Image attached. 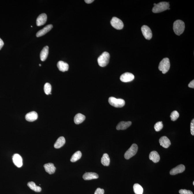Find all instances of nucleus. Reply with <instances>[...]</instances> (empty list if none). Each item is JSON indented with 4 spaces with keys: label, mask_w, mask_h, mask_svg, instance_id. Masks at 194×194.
<instances>
[{
    "label": "nucleus",
    "mask_w": 194,
    "mask_h": 194,
    "mask_svg": "<svg viewBox=\"0 0 194 194\" xmlns=\"http://www.w3.org/2000/svg\"><path fill=\"white\" fill-rule=\"evenodd\" d=\"M184 23L182 20H177L174 22L173 24V30L176 35L182 34L184 31Z\"/></svg>",
    "instance_id": "nucleus-1"
},
{
    "label": "nucleus",
    "mask_w": 194,
    "mask_h": 194,
    "mask_svg": "<svg viewBox=\"0 0 194 194\" xmlns=\"http://www.w3.org/2000/svg\"><path fill=\"white\" fill-rule=\"evenodd\" d=\"M110 58V54L108 52H104L98 58V65L101 67H105L109 63Z\"/></svg>",
    "instance_id": "nucleus-2"
},
{
    "label": "nucleus",
    "mask_w": 194,
    "mask_h": 194,
    "mask_svg": "<svg viewBox=\"0 0 194 194\" xmlns=\"http://www.w3.org/2000/svg\"><path fill=\"white\" fill-rule=\"evenodd\" d=\"M170 4L167 2H161L156 4L152 9V11L154 13H158L165 11L169 8Z\"/></svg>",
    "instance_id": "nucleus-3"
},
{
    "label": "nucleus",
    "mask_w": 194,
    "mask_h": 194,
    "mask_svg": "<svg viewBox=\"0 0 194 194\" xmlns=\"http://www.w3.org/2000/svg\"><path fill=\"white\" fill-rule=\"evenodd\" d=\"M108 101L110 105L115 108H122L125 104V101L124 100L121 98H117L113 97H110Z\"/></svg>",
    "instance_id": "nucleus-4"
},
{
    "label": "nucleus",
    "mask_w": 194,
    "mask_h": 194,
    "mask_svg": "<svg viewBox=\"0 0 194 194\" xmlns=\"http://www.w3.org/2000/svg\"><path fill=\"white\" fill-rule=\"evenodd\" d=\"M170 68L169 59L168 58H165L160 62L158 69L162 72L163 74H165L169 71Z\"/></svg>",
    "instance_id": "nucleus-5"
},
{
    "label": "nucleus",
    "mask_w": 194,
    "mask_h": 194,
    "mask_svg": "<svg viewBox=\"0 0 194 194\" xmlns=\"http://www.w3.org/2000/svg\"><path fill=\"white\" fill-rule=\"evenodd\" d=\"M138 147L136 144H133L130 148L126 151L124 154V158L126 159H130L135 156L137 152Z\"/></svg>",
    "instance_id": "nucleus-6"
},
{
    "label": "nucleus",
    "mask_w": 194,
    "mask_h": 194,
    "mask_svg": "<svg viewBox=\"0 0 194 194\" xmlns=\"http://www.w3.org/2000/svg\"><path fill=\"white\" fill-rule=\"evenodd\" d=\"M111 26L117 30H121L124 27L123 22L116 17H113L111 21Z\"/></svg>",
    "instance_id": "nucleus-7"
},
{
    "label": "nucleus",
    "mask_w": 194,
    "mask_h": 194,
    "mask_svg": "<svg viewBox=\"0 0 194 194\" xmlns=\"http://www.w3.org/2000/svg\"><path fill=\"white\" fill-rule=\"evenodd\" d=\"M141 31L142 34L147 40H150L152 37V32L151 29L148 26L143 25L141 27Z\"/></svg>",
    "instance_id": "nucleus-8"
},
{
    "label": "nucleus",
    "mask_w": 194,
    "mask_h": 194,
    "mask_svg": "<svg viewBox=\"0 0 194 194\" xmlns=\"http://www.w3.org/2000/svg\"><path fill=\"white\" fill-rule=\"evenodd\" d=\"M135 79V76L132 73L126 72L123 73L120 77V80L124 82L132 81Z\"/></svg>",
    "instance_id": "nucleus-9"
},
{
    "label": "nucleus",
    "mask_w": 194,
    "mask_h": 194,
    "mask_svg": "<svg viewBox=\"0 0 194 194\" xmlns=\"http://www.w3.org/2000/svg\"><path fill=\"white\" fill-rule=\"evenodd\" d=\"M12 160L13 162L16 167H20L23 166V158L18 154H14L13 156Z\"/></svg>",
    "instance_id": "nucleus-10"
},
{
    "label": "nucleus",
    "mask_w": 194,
    "mask_h": 194,
    "mask_svg": "<svg viewBox=\"0 0 194 194\" xmlns=\"http://www.w3.org/2000/svg\"><path fill=\"white\" fill-rule=\"evenodd\" d=\"M185 170V167L183 165L180 164L177 167L172 169L170 171V174L171 175H176L183 173Z\"/></svg>",
    "instance_id": "nucleus-11"
},
{
    "label": "nucleus",
    "mask_w": 194,
    "mask_h": 194,
    "mask_svg": "<svg viewBox=\"0 0 194 194\" xmlns=\"http://www.w3.org/2000/svg\"><path fill=\"white\" fill-rule=\"evenodd\" d=\"M47 16L45 14H42L38 16L36 20V25L37 26H40L44 25L46 23Z\"/></svg>",
    "instance_id": "nucleus-12"
},
{
    "label": "nucleus",
    "mask_w": 194,
    "mask_h": 194,
    "mask_svg": "<svg viewBox=\"0 0 194 194\" xmlns=\"http://www.w3.org/2000/svg\"><path fill=\"white\" fill-rule=\"evenodd\" d=\"M53 26L52 25H48L44 28L43 29H42L37 33L36 34L37 37H40L43 36V35L48 33L51 30V29L53 28Z\"/></svg>",
    "instance_id": "nucleus-13"
},
{
    "label": "nucleus",
    "mask_w": 194,
    "mask_h": 194,
    "mask_svg": "<svg viewBox=\"0 0 194 194\" xmlns=\"http://www.w3.org/2000/svg\"><path fill=\"white\" fill-rule=\"evenodd\" d=\"M159 143L161 146L165 148H168L171 145L169 139L166 136H163L159 139Z\"/></svg>",
    "instance_id": "nucleus-14"
},
{
    "label": "nucleus",
    "mask_w": 194,
    "mask_h": 194,
    "mask_svg": "<svg viewBox=\"0 0 194 194\" xmlns=\"http://www.w3.org/2000/svg\"><path fill=\"white\" fill-rule=\"evenodd\" d=\"M38 118V113L35 111H31V112L27 113L25 116L26 120L29 122L34 121Z\"/></svg>",
    "instance_id": "nucleus-15"
},
{
    "label": "nucleus",
    "mask_w": 194,
    "mask_h": 194,
    "mask_svg": "<svg viewBox=\"0 0 194 194\" xmlns=\"http://www.w3.org/2000/svg\"><path fill=\"white\" fill-rule=\"evenodd\" d=\"M45 171L47 173L50 174H54L56 168L53 163H49L46 164L44 165Z\"/></svg>",
    "instance_id": "nucleus-16"
},
{
    "label": "nucleus",
    "mask_w": 194,
    "mask_h": 194,
    "mask_svg": "<svg viewBox=\"0 0 194 194\" xmlns=\"http://www.w3.org/2000/svg\"><path fill=\"white\" fill-rule=\"evenodd\" d=\"M131 122H121L119 123L116 127L117 130H125L131 125Z\"/></svg>",
    "instance_id": "nucleus-17"
},
{
    "label": "nucleus",
    "mask_w": 194,
    "mask_h": 194,
    "mask_svg": "<svg viewBox=\"0 0 194 194\" xmlns=\"http://www.w3.org/2000/svg\"><path fill=\"white\" fill-rule=\"evenodd\" d=\"M98 178V175L96 173L93 172L86 173L83 176V179L86 180L96 179Z\"/></svg>",
    "instance_id": "nucleus-18"
},
{
    "label": "nucleus",
    "mask_w": 194,
    "mask_h": 194,
    "mask_svg": "<svg viewBox=\"0 0 194 194\" xmlns=\"http://www.w3.org/2000/svg\"><path fill=\"white\" fill-rule=\"evenodd\" d=\"M57 66L60 71L64 72L68 70V64L64 61H58Z\"/></svg>",
    "instance_id": "nucleus-19"
},
{
    "label": "nucleus",
    "mask_w": 194,
    "mask_h": 194,
    "mask_svg": "<svg viewBox=\"0 0 194 194\" xmlns=\"http://www.w3.org/2000/svg\"><path fill=\"white\" fill-rule=\"evenodd\" d=\"M149 158L154 163H157L160 161V156L158 152L153 151L150 154Z\"/></svg>",
    "instance_id": "nucleus-20"
},
{
    "label": "nucleus",
    "mask_w": 194,
    "mask_h": 194,
    "mask_svg": "<svg viewBox=\"0 0 194 194\" xmlns=\"http://www.w3.org/2000/svg\"><path fill=\"white\" fill-rule=\"evenodd\" d=\"M85 118L86 117L84 115L81 113H78L75 116L74 121L76 124H79L83 122Z\"/></svg>",
    "instance_id": "nucleus-21"
},
{
    "label": "nucleus",
    "mask_w": 194,
    "mask_h": 194,
    "mask_svg": "<svg viewBox=\"0 0 194 194\" xmlns=\"http://www.w3.org/2000/svg\"><path fill=\"white\" fill-rule=\"evenodd\" d=\"M48 53V47H44L42 49L40 54V58L41 61H44L47 58Z\"/></svg>",
    "instance_id": "nucleus-22"
},
{
    "label": "nucleus",
    "mask_w": 194,
    "mask_h": 194,
    "mask_svg": "<svg viewBox=\"0 0 194 194\" xmlns=\"http://www.w3.org/2000/svg\"><path fill=\"white\" fill-rule=\"evenodd\" d=\"M66 143V140L64 137H61L58 138L54 145L55 148H59L64 146Z\"/></svg>",
    "instance_id": "nucleus-23"
},
{
    "label": "nucleus",
    "mask_w": 194,
    "mask_h": 194,
    "mask_svg": "<svg viewBox=\"0 0 194 194\" xmlns=\"http://www.w3.org/2000/svg\"><path fill=\"white\" fill-rule=\"evenodd\" d=\"M101 163L104 166H109L110 163V159L108 154L105 153L103 154L101 159Z\"/></svg>",
    "instance_id": "nucleus-24"
},
{
    "label": "nucleus",
    "mask_w": 194,
    "mask_h": 194,
    "mask_svg": "<svg viewBox=\"0 0 194 194\" xmlns=\"http://www.w3.org/2000/svg\"><path fill=\"white\" fill-rule=\"evenodd\" d=\"M27 186L32 190L37 192H40L42 191V189L39 186H36L34 182H30L27 184Z\"/></svg>",
    "instance_id": "nucleus-25"
},
{
    "label": "nucleus",
    "mask_w": 194,
    "mask_h": 194,
    "mask_svg": "<svg viewBox=\"0 0 194 194\" xmlns=\"http://www.w3.org/2000/svg\"><path fill=\"white\" fill-rule=\"evenodd\" d=\"M133 190L136 194H143V189L142 186L139 184H135L133 186Z\"/></svg>",
    "instance_id": "nucleus-26"
},
{
    "label": "nucleus",
    "mask_w": 194,
    "mask_h": 194,
    "mask_svg": "<svg viewBox=\"0 0 194 194\" xmlns=\"http://www.w3.org/2000/svg\"><path fill=\"white\" fill-rule=\"evenodd\" d=\"M82 153L80 151H77L72 156L70 161L72 162H75L80 159L82 156Z\"/></svg>",
    "instance_id": "nucleus-27"
},
{
    "label": "nucleus",
    "mask_w": 194,
    "mask_h": 194,
    "mask_svg": "<svg viewBox=\"0 0 194 194\" xmlns=\"http://www.w3.org/2000/svg\"><path fill=\"white\" fill-rule=\"evenodd\" d=\"M44 91L46 95L51 94V86L49 83H46L44 86Z\"/></svg>",
    "instance_id": "nucleus-28"
},
{
    "label": "nucleus",
    "mask_w": 194,
    "mask_h": 194,
    "mask_svg": "<svg viewBox=\"0 0 194 194\" xmlns=\"http://www.w3.org/2000/svg\"><path fill=\"white\" fill-rule=\"evenodd\" d=\"M163 127V124L162 122H158L156 123L154 126V128H155L156 131L159 132L161 131Z\"/></svg>",
    "instance_id": "nucleus-29"
},
{
    "label": "nucleus",
    "mask_w": 194,
    "mask_h": 194,
    "mask_svg": "<svg viewBox=\"0 0 194 194\" xmlns=\"http://www.w3.org/2000/svg\"><path fill=\"white\" fill-rule=\"evenodd\" d=\"M179 115L178 112L177 111H174L171 113L170 117L171 120L173 121H176L179 117Z\"/></svg>",
    "instance_id": "nucleus-30"
},
{
    "label": "nucleus",
    "mask_w": 194,
    "mask_h": 194,
    "mask_svg": "<svg viewBox=\"0 0 194 194\" xmlns=\"http://www.w3.org/2000/svg\"><path fill=\"white\" fill-rule=\"evenodd\" d=\"M179 193L180 194H193L191 191L187 190L186 189H180L179 191Z\"/></svg>",
    "instance_id": "nucleus-31"
},
{
    "label": "nucleus",
    "mask_w": 194,
    "mask_h": 194,
    "mask_svg": "<svg viewBox=\"0 0 194 194\" xmlns=\"http://www.w3.org/2000/svg\"><path fill=\"white\" fill-rule=\"evenodd\" d=\"M191 132L192 135H194V120H192L191 124Z\"/></svg>",
    "instance_id": "nucleus-32"
},
{
    "label": "nucleus",
    "mask_w": 194,
    "mask_h": 194,
    "mask_svg": "<svg viewBox=\"0 0 194 194\" xmlns=\"http://www.w3.org/2000/svg\"><path fill=\"white\" fill-rule=\"evenodd\" d=\"M104 191L103 189L98 188L96 189L94 194H104Z\"/></svg>",
    "instance_id": "nucleus-33"
},
{
    "label": "nucleus",
    "mask_w": 194,
    "mask_h": 194,
    "mask_svg": "<svg viewBox=\"0 0 194 194\" xmlns=\"http://www.w3.org/2000/svg\"><path fill=\"white\" fill-rule=\"evenodd\" d=\"M189 87L193 88H194V80H192L189 84Z\"/></svg>",
    "instance_id": "nucleus-34"
},
{
    "label": "nucleus",
    "mask_w": 194,
    "mask_h": 194,
    "mask_svg": "<svg viewBox=\"0 0 194 194\" xmlns=\"http://www.w3.org/2000/svg\"><path fill=\"white\" fill-rule=\"evenodd\" d=\"M4 43L3 41L1 40V38H0V50L2 48L3 46Z\"/></svg>",
    "instance_id": "nucleus-35"
},
{
    "label": "nucleus",
    "mask_w": 194,
    "mask_h": 194,
    "mask_svg": "<svg viewBox=\"0 0 194 194\" xmlns=\"http://www.w3.org/2000/svg\"><path fill=\"white\" fill-rule=\"evenodd\" d=\"M94 1V0H85V3L87 4H90L93 2Z\"/></svg>",
    "instance_id": "nucleus-36"
},
{
    "label": "nucleus",
    "mask_w": 194,
    "mask_h": 194,
    "mask_svg": "<svg viewBox=\"0 0 194 194\" xmlns=\"http://www.w3.org/2000/svg\"><path fill=\"white\" fill-rule=\"evenodd\" d=\"M156 4L154 3V6H155L156 5Z\"/></svg>",
    "instance_id": "nucleus-37"
},
{
    "label": "nucleus",
    "mask_w": 194,
    "mask_h": 194,
    "mask_svg": "<svg viewBox=\"0 0 194 194\" xmlns=\"http://www.w3.org/2000/svg\"><path fill=\"white\" fill-rule=\"evenodd\" d=\"M39 66H41V64H39Z\"/></svg>",
    "instance_id": "nucleus-38"
},
{
    "label": "nucleus",
    "mask_w": 194,
    "mask_h": 194,
    "mask_svg": "<svg viewBox=\"0 0 194 194\" xmlns=\"http://www.w3.org/2000/svg\"><path fill=\"white\" fill-rule=\"evenodd\" d=\"M193 185H194V182H193Z\"/></svg>",
    "instance_id": "nucleus-39"
}]
</instances>
